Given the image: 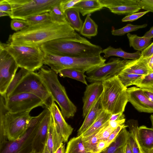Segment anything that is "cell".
I'll return each mask as SVG.
<instances>
[{
  "mask_svg": "<svg viewBox=\"0 0 153 153\" xmlns=\"http://www.w3.org/2000/svg\"><path fill=\"white\" fill-rule=\"evenodd\" d=\"M52 20L49 12L33 16L27 18L25 20L27 21L30 25H36Z\"/></svg>",
  "mask_w": 153,
  "mask_h": 153,
  "instance_id": "74e56055",
  "label": "cell"
},
{
  "mask_svg": "<svg viewBox=\"0 0 153 153\" xmlns=\"http://www.w3.org/2000/svg\"><path fill=\"white\" fill-rule=\"evenodd\" d=\"M59 4L60 3L54 6L49 12L51 20L59 22H66L65 13L61 10Z\"/></svg>",
  "mask_w": 153,
  "mask_h": 153,
  "instance_id": "f35d334b",
  "label": "cell"
},
{
  "mask_svg": "<svg viewBox=\"0 0 153 153\" xmlns=\"http://www.w3.org/2000/svg\"><path fill=\"white\" fill-rule=\"evenodd\" d=\"M61 77H68L80 81L87 85L86 76L84 73L72 68H66L60 71L58 73Z\"/></svg>",
  "mask_w": 153,
  "mask_h": 153,
  "instance_id": "836d02e7",
  "label": "cell"
},
{
  "mask_svg": "<svg viewBox=\"0 0 153 153\" xmlns=\"http://www.w3.org/2000/svg\"><path fill=\"white\" fill-rule=\"evenodd\" d=\"M147 24H144L142 25H133L128 24L124 27L118 29H113L111 31L112 35L117 36H122L129 32L136 31L137 30L144 28L147 26Z\"/></svg>",
  "mask_w": 153,
  "mask_h": 153,
  "instance_id": "d590c367",
  "label": "cell"
},
{
  "mask_svg": "<svg viewBox=\"0 0 153 153\" xmlns=\"http://www.w3.org/2000/svg\"><path fill=\"white\" fill-rule=\"evenodd\" d=\"M106 59L101 55L80 57L56 56L44 53L43 64L58 74L61 70L72 68L84 73L97 68L105 63Z\"/></svg>",
  "mask_w": 153,
  "mask_h": 153,
  "instance_id": "5b68a950",
  "label": "cell"
},
{
  "mask_svg": "<svg viewBox=\"0 0 153 153\" xmlns=\"http://www.w3.org/2000/svg\"><path fill=\"white\" fill-rule=\"evenodd\" d=\"M11 29L16 32L20 31L30 25L28 22L25 20L12 19L10 22Z\"/></svg>",
  "mask_w": 153,
  "mask_h": 153,
  "instance_id": "ab89813d",
  "label": "cell"
},
{
  "mask_svg": "<svg viewBox=\"0 0 153 153\" xmlns=\"http://www.w3.org/2000/svg\"><path fill=\"white\" fill-rule=\"evenodd\" d=\"M103 110L100 99L85 117L82 126L78 131L77 136L82 135L91 126Z\"/></svg>",
  "mask_w": 153,
  "mask_h": 153,
  "instance_id": "7402d4cb",
  "label": "cell"
},
{
  "mask_svg": "<svg viewBox=\"0 0 153 153\" xmlns=\"http://www.w3.org/2000/svg\"><path fill=\"white\" fill-rule=\"evenodd\" d=\"M149 12L147 11L138 12L126 16L122 19V22H132L141 17Z\"/></svg>",
  "mask_w": 153,
  "mask_h": 153,
  "instance_id": "7bdbcfd3",
  "label": "cell"
},
{
  "mask_svg": "<svg viewBox=\"0 0 153 153\" xmlns=\"http://www.w3.org/2000/svg\"><path fill=\"white\" fill-rule=\"evenodd\" d=\"M130 60L111 58L107 63L86 72L89 82H103L119 74L125 68Z\"/></svg>",
  "mask_w": 153,
  "mask_h": 153,
  "instance_id": "30bf717a",
  "label": "cell"
},
{
  "mask_svg": "<svg viewBox=\"0 0 153 153\" xmlns=\"http://www.w3.org/2000/svg\"><path fill=\"white\" fill-rule=\"evenodd\" d=\"M142 89L145 95L150 101L153 102V87L143 88Z\"/></svg>",
  "mask_w": 153,
  "mask_h": 153,
  "instance_id": "816d5d0a",
  "label": "cell"
},
{
  "mask_svg": "<svg viewBox=\"0 0 153 153\" xmlns=\"http://www.w3.org/2000/svg\"><path fill=\"white\" fill-rule=\"evenodd\" d=\"M49 109L58 133L62 138L64 142H67L73 128L66 122L55 101L52 103Z\"/></svg>",
  "mask_w": 153,
  "mask_h": 153,
  "instance_id": "ac0fdd59",
  "label": "cell"
},
{
  "mask_svg": "<svg viewBox=\"0 0 153 153\" xmlns=\"http://www.w3.org/2000/svg\"><path fill=\"white\" fill-rule=\"evenodd\" d=\"M0 11L7 13L10 14V16L12 12V8L7 0H0Z\"/></svg>",
  "mask_w": 153,
  "mask_h": 153,
  "instance_id": "bcb514c9",
  "label": "cell"
},
{
  "mask_svg": "<svg viewBox=\"0 0 153 153\" xmlns=\"http://www.w3.org/2000/svg\"><path fill=\"white\" fill-rule=\"evenodd\" d=\"M126 128H123L114 140L100 153H115L120 148L125 146L128 137L129 131Z\"/></svg>",
  "mask_w": 153,
  "mask_h": 153,
  "instance_id": "484cf974",
  "label": "cell"
},
{
  "mask_svg": "<svg viewBox=\"0 0 153 153\" xmlns=\"http://www.w3.org/2000/svg\"><path fill=\"white\" fill-rule=\"evenodd\" d=\"M111 115V114L103 110L93 124L82 134V136L89 135L106 126L108 123Z\"/></svg>",
  "mask_w": 153,
  "mask_h": 153,
  "instance_id": "4316f807",
  "label": "cell"
},
{
  "mask_svg": "<svg viewBox=\"0 0 153 153\" xmlns=\"http://www.w3.org/2000/svg\"><path fill=\"white\" fill-rule=\"evenodd\" d=\"M149 58L140 57L134 60H130L122 71L144 76L152 72L148 63Z\"/></svg>",
  "mask_w": 153,
  "mask_h": 153,
  "instance_id": "d6986e66",
  "label": "cell"
},
{
  "mask_svg": "<svg viewBox=\"0 0 153 153\" xmlns=\"http://www.w3.org/2000/svg\"><path fill=\"white\" fill-rule=\"evenodd\" d=\"M19 68L13 57L0 48V94L3 96Z\"/></svg>",
  "mask_w": 153,
  "mask_h": 153,
  "instance_id": "4fadbf2b",
  "label": "cell"
},
{
  "mask_svg": "<svg viewBox=\"0 0 153 153\" xmlns=\"http://www.w3.org/2000/svg\"><path fill=\"white\" fill-rule=\"evenodd\" d=\"M0 48L7 51L20 68L34 71L39 70L44 65V53L40 47L16 45L1 42Z\"/></svg>",
  "mask_w": 153,
  "mask_h": 153,
  "instance_id": "8992f818",
  "label": "cell"
},
{
  "mask_svg": "<svg viewBox=\"0 0 153 153\" xmlns=\"http://www.w3.org/2000/svg\"><path fill=\"white\" fill-rule=\"evenodd\" d=\"M134 85L142 89L153 87V72L142 76Z\"/></svg>",
  "mask_w": 153,
  "mask_h": 153,
  "instance_id": "8d00e7d4",
  "label": "cell"
},
{
  "mask_svg": "<svg viewBox=\"0 0 153 153\" xmlns=\"http://www.w3.org/2000/svg\"><path fill=\"white\" fill-rule=\"evenodd\" d=\"M142 75L126 72L122 71L118 75L122 84L126 87L134 85L140 79Z\"/></svg>",
  "mask_w": 153,
  "mask_h": 153,
  "instance_id": "e575fe53",
  "label": "cell"
},
{
  "mask_svg": "<svg viewBox=\"0 0 153 153\" xmlns=\"http://www.w3.org/2000/svg\"><path fill=\"white\" fill-rule=\"evenodd\" d=\"M114 129L108 123L102 128L99 137L100 140H106Z\"/></svg>",
  "mask_w": 153,
  "mask_h": 153,
  "instance_id": "ee69618b",
  "label": "cell"
},
{
  "mask_svg": "<svg viewBox=\"0 0 153 153\" xmlns=\"http://www.w3.org/2000/svg\"><path fill=\"white\" fill-rule=\"evenodd\" d=\"M22 93L37 96L43 101L45 108H49L54 101L40 76L34 71H30L23 78L10 97Z\"/></svg>",
  "mask_w": 153,
  "mask_h": 153,
  "instance_id": "9c48e42d",
  "label": "cell"
},
{
  "mask_svg": "<svg viewBox=\"0 0 153 153\" xmlns=\"http://www.w3.org/2000/svg\"><path fill=\"white\" fill-rule=\"evenodd\" d=\"M33 153H35V152H33Z\"/></svg>",
  "mask_w": 153,
  "mask_h": 153,
  "instance_id": "e7e4bbea",
  "label": "cell"
},
{
  "mask_svg": "<svg viewBox=\"0 0 153 153\" xmlns=\"http://www.w3.org/2000/svg\"><path fill=\"white\" fill-rule=\"evenodd\" d=\"M42 153H51L46 145Z\"/></svg>",
  "mask_w": 153,
  "mask_h": 153,
  "instance_id": "94428289",
  "label": "cell"
},
{
  "mask_svg": "<svg viewBox=\"0 0 153 153\" xmlns=\"http://www.w3.org/2000/svg\"><path fill=\"white\" fill-rule=\"evenodd\" d=\"M127 36L128 40L129 45L137 51H142L148 46L152 42V39L140 37L136 34L127 33Z\"/></svg>",
  "mask_w": 153,
  "mask_h": 153,
  "instance_id": "83f0119b",
  "label": "cell"
},
{
  "mask_svg": "<svg viewBox=\"0 0 153 153\" xmlns=\"http://www.w3.org/2000/svg\"><path fill=\"white\" fill-rule=\"evenodd\" d=\"M66 20L75 31L80 32L83 22L81 19L79 12L76 9L71 8L64 13Z\"/></svg>",
  "mask_w": 153,
  "mask_h": 153,
  "instance_id": "f1b7e54d",
  "label": "cell"
},
{
  "mask_svg": "<svg viewBox=\"0 0 153 153\" xmlns=\"http://www.w3.org/2000/svg\"><path fill=\"white\" fill-rule=\"evenodd\" d=\"M143 37L152 39L153 38V26L143 36Z\"/></svg>",
  "mask_w": 153,
  "mask_h": 153,
  "instance_id": "db71d44e",
  "label": "cell"
},
{
  "mask_svg": "<svg viewBox=\"0 0 153 153\" xmlns=\"http://www.w3.org/2000/svg\"><path fill=\"white\" fill-rule=\"evenodd\" d=\"M12 8L10 18L25 20L30 17L50 12L62 0H7Z\"/></svg>",
  "mask_w": 153,
  "mask_h": 153,
  "instance_id": "ba28073f",
  "label": "cell"
},
{
  "mask_svg": "<svg viewBox=\"0 0 153 153\" xmlns=\"http://www.w3.org/2000/svg\"><path fill=\"white\" fill-rule=\"evenodd\" d=\"M45 53L56 56L87 57L101 55L102 48L80 35L76 38L54 39L42 45Z\"/></svg>",
  "mask_w": 153,
  "mask_h": 153,
  "instance_id": "7a4b0ae2",
  "label": "cell"
},
{
  "mask_svg": "<svg viewBox=\"0 0 153 153\" xmlns=\"http://www.w3.org/2000/svg\"><path fill=\"white\" fill-rule=\"evenodd\" d=\"M50 110L41 119L39 124L32 145L33 152L42 153L46 145L49 125L51 119Z\"/></svg>",
  "mask_w": 153,
  "mask_h": 153,
  "instance_id": "e0dca14e",
  "label": "cell"
},
{
  "mask_svg": "<svg viewBox=\"0 0 153 153\" xmlns=\"http://www.w3.org/2000/svg\"><path fill=\"white\" fill-rule=\"evenodd\" d=\"M30 71L26 69L21 68L19 71L16 74L9 84L5 94L3 96L5 100L10 97L12 92L17 86L23 78Z\"/></svg>",
  "mask_w": 153,
  "mask_h": 153,
  "instance_id": "d6a6232c",
  "label": "cell"
},
{
  "mask_svg": "<svg viewBox=\"0 0 153 153\" xmlns=\"http://www.w3.org/2000/svg\"><path fill=\"white\" fill-rule=\"evenodd\" d=\"M102 82H96L88 85L82 98V116L85 118L100 98L103 91Z\"/></svg>",
  "mask_w": 153,
  "mask_h": 153,
  "instance_id": "2e32d148",
  "label": "cell"
},
{
  "mask_svg": "<svg viewBox=\"0 0 153 153\" xmlns=\"http://www.w3.org/2000/svg\"><path fill=\"white\" fill-rule=\"evenodd\" d=\"M102 82L103 89L100 101L103 110L111 114L123 113L128 102L127 88L118 76Z\"/></svg>",
  "mask_w": 153,
  "mask_h": 153,
  "instance_id": "277c9868",
  "label": "cell"
},
{
  "mask_svg": "<svg viewBox=\"0 0 153 153\" xmlns=\"http://www.w3.org/2000/svg\"><path fill=\"white\" fill-rule=\"evenodd\" d=\"M65 153H87L81 135L71 138L68 143Z\"/></svg>",
  "mask_w": 153,
  "mask_h": 153,
  "instance_id": "1f68e13d",
  "label": "cell"
},
{
  "mask_svg": "<svg viewBox=\"0 0 153 153\" xmlns=\"http://www.w3.org/2000/svg\"><path fill=\"white\" fill-rule=\"evenodd\" d=\"M128 102L138 111L153 114V102L143 93L141 88L132 87L127 89Z\"/></svg>",
  "mask_w": 153,
  "mask_h": 153,
  "instance_id": "9a60e30c",
  "label": "cell"
},
{
  "mask_svg": "<svg viewBox=\"0 0 153 153\" xmlns=\"http://www.w3.org/2000/svg\"><path fill=\"white\" fill-rule=\"evenodd\" d=\"M102 53L104 54L105 58H107L111 56H116L124 59L134 60L140 57L141 52L137 51L134 53H128L124 51L120 48H115L109 46L103 50Z\"/></svg>",
  "mask_w": 153,
  "mask_h": 153,
  "instance_id": "d4e9b609",
  "label": "cell"
},
{
  "mask_svg": "<svg viewBox=\"0 0 153 153\" xmlns=\"http://www.w3.org/2000/svg\"><path fill=\"white\" fill-rule=\"evenodd\" d=\"M127 125L129 129L128 142L132 153H144L137 138V131L138 127L137 121L130 120L127 121Z\"/></svg>",
  "mask_w": 153,
  "mask_h": 153,
  "instance_id": "603a6c76",
  "label": "cell"
},
{
  "mask_svg": "<svg viewBox=\"0 0 153 153\" xmlns=\"http://www.w3.org/2000/svg\"><path fill=\"white\" fill-rule=\"evenodd\" d=\"M125 153H132L129 146L128 140L125 147Z\"/></svg>",
  "mask_w": 153,
  "mask_h": 153,
  "instance_id": "6f0895ef",
  "label": "cell"
},
{
  "mask_svg": "<svg viewBox=\"0 0 153 153\" xmlns=\"http://www.w3.org/2000/svg\"><path fill=\"white\" fill-rule=\"evenodd\" d=\"M65 145L62 143L54 153H65Z\"/></svg>",
  "mask_w": 153,
  "mask_h": 153,
  "instance_id": "11a10c76",
  "label": "cell"
},
{
  "mask_svg": "<svg viewBox=\"0 0 153 153\" xmlns=\"http://www.w3.org/2000/svg\"><path fill=\"white\" fill-rule=\"evenodd\" d=\"M63 140L58 133L51 114L46 145L51 153H54L63 143Z\"/></svg>",
  "mask_w": 153,
  "mask_h": 153,
  "instance_id": "44dd1931",
  "label": "cell"
},
{
  "mask_svg": "<svg viewBox=\"0 0 153 153\" xmlns=\"http://www.w3.org/2000/svg\"><path fill=\"white\" fill-rule=\"evenodd\" d=\"M137 138L144 153L153 148V128L143 125L138 127Z\"/></svg>",
  "mask_w": 153,
  "mask_h": 153,
  "instance_id": "ffe728a7",
  "label": "cell"
},
{
  "mask_svg": "<svg viewBox=\"0 0 153 153\" xmlns=\"http://www.w3.org/2000/svg\"><path fill=\"white\" fill-rule=\"evenodd\" d=\"M125 121V118L118 120L109 121L108 124L111 128L114 129H115L119 126L124 124Z\"/></svg>",
  "mask_w": 153,
  "mask_h": 153,
  "instance_id": "f907efd6",
  "label": "cell"
},
{
  "mask_svg": "<svg viewBox=\"0 0 153 153\" xmlns=\"http://www.w3.org/2000/svg\"><path fill=\"white\" fill-rule=\"evenodd\" d=\"M128 127L125 124L119 126L114 129L108 139L106 140L108 146L114 140L121 130L123 128Z\"/></svg>",
  "mask_w": 153,
  "mask_h": 153,
  "instance_id": "f6af8a7d",
  "label": "cell"
},
{
  "mask_svg": "<svg viewBox=\"0 0 153 153\" xmlns=\"http://www.w3.org/2000/svg\"><path fill=\"white\" fill-rule=\"evenodd\" d=\"M137 3L141 9L153 13V0H137Z\"/></svg>",
  "mask_w": 153,
  "mask_h": 153,
  "instance_id": "60d3db41",
  "label": "cell"
},
{
  "mask_svg": "<svg viewBox=\"0 0 153 153\" xmlns=\"http://www.w3.org/2000/svg\"><path fill=\"white\" fill-rule=\"evenodd\" d=\"M145 153H153V148L147 151V152H145Z\"/></svg>",
  "mask_w": 153,
  "mask_h": 153,
  "instance_id": "be15d7a7",
  "label": "cell"
},
{
  "mask_svg": "<svg viewBox=\"0 0 153 153\" xmlns=\"http://www.w3.org/2000/svg\"><path fill=\"white\" fill-rule=\"evenodd\" d=\"M153 55V42L141 52V56L149 58Z\"/></svg>",
  "mask_w": 153,
  "mask_h": 153,
  "instance_id": "7dc6e473",
  "label": "cell"
},
{
  "mask_svg": "<svg viewBox=\"0 0 153 153\" xmlns=\"http://www.w3.org/2000/svg\"><path fill=\"white\" fill-rule=\"evenodd\" d=\"M79 35L67 21L49 20L30 25L9 36L7 43L16 45L40 47L49 41L60 38H76Z\"/></svg>",
  "mask_w": 153,
  "mask_h": 153,
  "instance_id": "6da1fadb",
  "label": "cell"
},
{
  "mask_svg": "<svg viewBox=\"0 0 153 153\" xmlns=\"http://www.w3.org/2000/svg\"><path fill=\"white\" fill-rule=\"evenodd\" d=\"M38 73L42 78L53 100L60 107L65 118L74 117L77 108L69 98L65 87L60 82L57 74L46 66H43Z\"/></svg>",
  "mask_w": 153,
  "mask_h": 153,
  "instance_id": "3957f363",
  "label": "cell"
},
{
  "mask_svg": "<svg viewBox=\"0 0 153 153\" xmlns=\"http://www.w3.org/2000/svg\"><path fill=\"white\" fill-rule=\"evenodd\" d=\"M125 116L123 113H119L111 114L109 121H115L125 119Z\"/></svg>",
  "mask_w": 153,
  "mask_h": 153,
  "instance_id": "f5cc1de1",
  "label": "cell"
},
{
  "mask_svg": "<svg viewBox=\"0 0 153 153\" xmlns=\"http://www.w3.org/2000/svg\"><path fill=\"white\" fill-rule=\"evenodd\" d=\"M48 111V109L45 108L38 115L33 117L25 132L14 140L7 141L0 147V153H16L25 144L32 143L39 122Z\"/></svg>",
  "mask_w": 153,
  "mask_h": 153,
  "instance_id": "7c38bea8",
  "label": "cell"
},
{
  "mask_svg": "<svg viewBox=\"0 0 153 153\" xmlns=\"http://www.w3.org/2000/svg\"><path fill=\"white\" fill-rule=\"evenodd\" d=\"M7 16H10V15L7 13L4 12L0 11V16L1 17Z\"/></svg>",
  "mask_w": 153,
  "mask_h": 153,
  "instance_id": "91938a15",
  "label": "cell"
},
{
  "mask_svg": "<svg viewBox=\"0 0 153 153\" xmlns=\"http://www.w3.org/2000/svg\"><path fill=\"white\" fill-rule=\"evenodd\" d=\"M104 7L99 0L80 1L72 8L76 9L83 16L100 10Z\"/></svg>",
  "mask_w": 153,
  "mask_h": 153,
  "instance_id": "cb8c5ba5",
  "label": "cell"
},
{
  "mask_svg": "<svg viewBox=\"0 0 153 153\" xmlns=\"http://www.w3.org/2000/svg\"><path fill=\"white\" fill-rule=\"evenodd\" d=\"M80 0H62L59 4L60 8L62 11L64 13L68 9L72 8Z\"/></svg>",
  "mask_w": 153,
  "mask_h": 153,
  "instance_id": "b9f144b4",
  "label": "cell"
},
{
  "mask_svg": "<svg viewBox=\"0 0 153 153\" xmlns=\"http://www.w3.org/2000/svg\"><path fill=\"white\" fill-rule=\"evenodd\" d=\"M103 127L89 135L82 136L83 144L87 153H96L100 133Z\"/></svg>",
  "mask_w": 153,
  "mask_h": 153,
  "instance_id": "4dcf8cb0",
  "label": "cell"
},
{
  "mask_svg": "<svg viewBox=\"0 0 153 153\" xmlns=\"http://www.w3.org/2000/svg\"><path fill=\"white\" fill-rule=\"evenodd\" d=\"M125 146L119 149L115 153H125Z\"/></svg>",
  "mask_w": 153,
  "mask_h": 153,
  "instance_id": "680465c9",
  "label": "cell"
},
{
  "mask_svg": "<svg viewBox=\"0 0 153 153\" xmlns=\"http://www.w3.org/2000/svg\"><path fill=\"white\" fill-rule=\"evenodd\" d=\"M0 95V120L3 123L7 140L13 141L25 132L33 117L30 115V111L16 113L9 111L4 97Z\"/></svg>",
  "mask_w": 153,
  "mask_h": 153,
  "instance_id": "52a82bcc",
  "label": "cell"
},
{
  "mask_svg": "<svg viewBox=\"0 0 153 153\" xmlns=\"http://www.w3.org/2000/svg\"><path fill=\"white\" fill-rule=\"evenodd\" d=\"M4 100L7 109L12 113L31 111L39 106L45 108L44 102L39 97L30 93H20Z\"/></svg>",
  "mask_w": 153,
  "mask_h": 153,
  "instance_id": "8fae6325",
  "label": "cell"
},
{
  "mask_svg": "<svg viewBox=\"0 0 153 153\" xmlns=\"http://www.w3.org/2000/svg\"><path fill=\"white\" fill-rule=\"evenodd\" d=\"M108 146L106 140H100L97 146L96 153H100Z\"/></svg>",
  "mask_w": 153,
  "mask_h": 153,
  "instance_id": "681fc988",
  "label": "cell"
},
{
  "mask_svg": "<svg viewBox=\"0 0 153 153\" xmlns=\"http://www.w3.org/2000/svg\"><path fill=\"white\" fill-rule=\"evenodd\" d=\"M32 143H27L24 145L16 153H33Z\"/></svg>",
  "mask_w": 153,
  "mask_h": 153,
  "instance_id": "c3c4849f",
  "label": "cell"
},
{
  "mask_svg": "<svg viewBox=\"0 0 153 153\" xmlns=\"http://www.w3.org/2000/svg\"><path fill=\"white\" fill-rule=\"evenodd\" d=\"M150 119L152 123V127L153 128V114L150 116Z\"/></svg>",
  "mask_w": 153,
  "mask_h": 153,
  "instance_id": "6125c7cd",
  "label": "cell"
},
{
  "mask_svg": "<svg viewBox=\"0 0 153 153\" xmlns=\"http://www.w3.org/2000/svg\"><path fill=\"white\" fill-rule=\"evenodd\" d=\"M103 7L118 15H131L139 11L141 8L137 0H99Z\"/></svg>",
  "mask_w": 153,
  "mask_h": 153,
  "instance_id": "5bb4252c",
  "label": "cell"
},
{
  "mask_svg": "<svg viewBox=\"0 0 153 153\" xmlns=\"http://www.w3.org/2000/svg\"><path fill=\"white\" fill-rule=\"evenodd\" d=\"M97 25L91 18L87 15L80 31V34L88 39L96 36L98 33Z\"/></svg>",
  "mask_w": 153,
  "mask_h": 153,
  "instance_id": "f546056e",
  "label": "cell"
},
{
  "mask_svg": "<svg viewBox=\"0 0 153 153\" xmlns=\"http://www.w3.org/2000/svg\"><path fill=\"white\" fill-rule=\"evenodd\" d=\"M148 63L150 69L153 72V55L149 58Z\"/></svg>",
  "mask_w": 153,
  "mask_h": 153,
  "instance_id": "9f6ffc18",
  "label": "cell"
}]
</instances>
